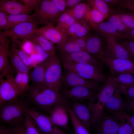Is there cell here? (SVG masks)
<instances>
[{
  "mask_svg": "<svg viewBox=\"0 0 134 134\" xmlns=\"http://www.w3.org/2000/svg\"><path fill=\"white\" fill-rule=\"evenodd\" d=\"M28 91L29 99L36 108L47 113L54 106L67 102L59 92L45 86L32 85Z\"/></svg>",
  "mask_w": 134,
  "mask_h": 134,
  "instance_id": "obj_1",
  "label": "cell"
},
{
  "mask_svg": "<svg viewBox=\"0 0 134 134\" xmlns=\"http://www.w3.org/2000/svg\"><path fill=\"white\" fill-rule=\"evenodd\" d=\"M19 98L7 101L0 104V123L13 127L23 123L25 112Z\"/></svg>",
  "mask_w": 134,
  "mask_h": 134,
  "instance_id": "obj_2",
  "label": "cell"
},
{
  "mask_svg": "<svg viewBox=\"0 0 134 134\" xmlns=\"http://www.w3.org/2000/svg\"><path fill=\"white\" fill-rule=\"evenodd\" d=\"M60 61L55 53L44 62L45 86L59 92L62 87L63 73Z\"/></svg>",
  "mask_w": 134,
  "mask_h": 134,
  "instance_id": "obj_3",
  "label": "cell"
},
{
  "mask_svg": "<svg viewBox=\"0 0 134 134\" xmlns=\"http://www.w3.org/2000/svg\"><path fill=\"white\" fill-rule=\"evenodd\" d=\"M64 69L71 71L85 79L105 83L106 77L101 67L92 65L80 63L62 62Z\"/></svg>",
  "mask_w": 134,
  "mask_h": 134,
  "instance_id": "obj_4",
  "label": "cell"
},
{
  "mask_svg": "<svg viewBox=\"0 0 134 134\" xmlns=\"http://www.w3.org/2000/svg\"><path fill=\"white\" fill-rule=\"evenodd\" d=\"M39 24L38 21L35 17L31 20L19 24L8 30L0 31V34L6 38L10 37L11 44L16 47L20 44L18 39L29 40L33 35V31L38 28Z\"/></svg>",
  "mask_w": 134,
  "mask_h": 134,
  "instance_id": "obj_5",
  "label": "cell"
},
{
  "mask_svg": "<svg viewBox=\"0 0 134 134\" xmlns=\"http://www.w3.org/2000/svg\"><path fill=\"white\" fill-rule=\"evenodd\" d=\"M115 88L111 83L106 82L100 88L95 98L97 99L96 103L87 104L92 114L91 125L102 114L105 105L109 99L114 92Z\"/></svg>",
  "mask_w": 134,
  "mask_h": 134,
  "instance_id": "obj_6",
  "label": "cell"
},
{
  "mask_svg": "<svg viewBox=\"0 0 134 134\" xmlns=\"http://www.w3.org/2000/svg\"><path fill=\"white\" fill-rule=\"evenodd\" d=\"M92 34L88 33L86 39V51L96 60H101L105 57L107 45L106 37L95 30Z\"/></svg>",
  "mask_w": 134,
  "mask_h": 134,
  "instance_id": "obj_7",
  "label": "cell"
},
{
  "mask_svg": "<svg viewBox=\"0 0 134 134\" xmlns=\"http://www.w3.org/2000/svg\"><path fill=\"white\" fill-rule=\"evenodd\" d=\"M59 92L66 100L79 101L87 104L93 101L97 94L96 91L81 86L62 88Z\"/></svg>",
  "mask_w": 134,
  "mask_h": 134,
  "instance_id": "obj_8",
  "label": "cell"
},
{
  "mask_svg": "<svg viewBox=\"0 0 134 134\" xmlns=\"http://www.w3.org/2000/svg\"><path fill=\"white\" fill-rule=\"evenodd\" d=\"M65 69L63 71L61 88L84 86L96 91L101 87L100 83L98 81L85 79L71 71Z\"/></svg>",
  "mask_w": 134,
  "mask_h": 134,
  "instance_id": "obj_9",
  "label": "cell"
},
{
  "mask_svg": "<svg viewBox=\"0 0 134 134\" xmlns=\"http://www.w3.org/2000/svg\"><path fill=\"white\" fill-rule=\"evenodd\" d=\"M61 14L51 0H43L33 15L37 19L40 24L46 25L53 24Z\"/></svg>",
  "mask_w": 134,
  "mask_h": 134,
  "instance_id": "obj_10",
  "label": "cell"
},
{
  "mask_svg": "<svg viewBox=\"0 0 134 134\" xmlns=\"http://www.w3.org/2000/svg\"><path fill=\"white\" fill-rule=\"evenodd\" d=\"M20 104L22 109L32 118L41 134H48L52 131L53 126L48 115L35 108L27 107L21 100Z\"/></svg>",
  "mask_w": 134,
  "mask_h": 134,
  "instance_id": "obj_11",
  "label": "cell"
},
{
  "mask_svg": "<svg viewBox=\"0 0 134 134\" xmlns=\"http://www.w3.org/2000/svg\"><path fill=\"white\" fill-rule=\"evenodd\" d=\"M119 122L104 111L92 125L95 134H117Z\"/></svg>",
  "mask_w": 134,
  "mask_h": 134,
  "instance_id": "obj_12",
  "label": "cell"
},
{
  "mask_svg": "<svg viewBox=\"0 0 134 134\" xmlns=\"http://www.w3.org/2000/svg\"><path fill=\"white\" fill-rule=\"evenodd\" d=\"M32 34L41 35L57 45L63 43L69 38L65 32L58 29L52 24L34 29Z\"/></svg>",
  "mask_w": 134,
  "mask_h": 134,
  "instance_id": "obj_13",
  "label": "cell"
},
{
  "mask_svg": "<svg viewBox=\"0 0 134 134\" xmlns=\"http://www.w3.org/2000/svg\"><path fill=\"white\" fill-rule=\"evenodd\" d=\"M105 63L110 68L112 75L116 77L122 74H134V63L124 59L104 57L101 60Z\"/></svg>",
  "mask_w": 134,
  "mask_h": 134,
  "instance_id": "obj_14",
  "label": "cell"
},
{
  "mask_svg": "<svg viewBox=\"0 0 134 134\" xmlns=\"http://www.w3.org/2000/svg\"><path fill=\"white\" fill-rule=\"evenodd\" d=\"M66 100V103L76 117L89 132L91 126L92 114L87 104L79 101Z\"/></svg>",
  "mask_w": 134,
  "mask_h": 134,
  "instance_id": "obj_15",
  "label": "cell"
},
{
  "mask_svg": "<svg viewBox=\"0 0 134 134\" xmlns=\"http://www.w3.org/2000/svg\"><path fill=\"white\" fill-rule=\"evenodd\" d=\"M12 73L0 82V104L16 99L22 94L13 82Z\"/></svg>",
  "mask_w": 134,
  "mask_h": 134,
  "instance_id": "obj_16",
  "label": "cell"
},
{
  "mask_svg": "<svg viewBox=\"0 0 134 134\" xmlns=\"http://www.w3.org/2000/svg\"><path fill=\"white\" fill-rule=\"evenodd\" d=\"M59 58L62 62L89 64L101 67L100 63L85 51L69 54L60 53Z\"/></svg>",
  "mask_w": 134,
  "mask_h": 134,
  "instance_id": "obj_17",
  "label": "cell"
},
{
  "mask_svg": "<svg viewBox=\"0 0 134 134\" xmlns=\"http://www.w3.org/2000/svg\"><path fill=\"white\" fill-rule=\"evenodd\" d=\"M65 104L56 105L48 111V116L53 126H57L63 127L68 125L69 114Z\"/></svg>",
  "mask_w": 134,
  "mask_h": 134,
  "instance_id": "obj_18",
  "label": "cell"
},
{
  "mask_svg": "<svg viewBox=\"0 0 134 134\" xmlns=\"http://www.w3.org/2000/svg\"><path fill=\"white\" fill-rule=\"evenodd\" d=\"M107 48L105 57L127 59L133 61L134 59L114 37H106Z\"/></svg>",
  "mask_w": 134,
  "mask_h": 134,
  "instance_id": "obj_19",
  "label": "cell"
},
{
  "mask_svg": "<svg viewBox=\"0 0 134 134\" xmlns=\"http://www.w3.org/2000/svg\"><path fill=\"white\" fill-rule=\"evenodd\" d=\"M0 10L8 15L29 14L33 11L31 9L16 0H0Z\"/></svg>",
  "mask_w": 134,
  "mask_h": 134,
  "instance_id": "obj_20",
  "label": "cell"
},
{
  "mask_svg": "<svg viewBox=\"0 0 134 134\" xmlns=\"http://www.w3.org/2000/svg\"><path fill=\"white\" fill-rule=\"evenodd\" d=\"M87 35L77 39L69 38L63 43L57 45V49L60 54L71 53L82 50L86 51V43Z\"/></svg>",
  "mask_w": 134,
  "mask_h": 134,
  "instance_id": "obj_21",
  "label": "cell"
},
{
  "mask_svg": "<svg viewBox=\"0 0 134 134\" xmlns=\"http://www.w3.org/2000/svg\"><path fill=\"white\" fill-rule=\"evenodd\" d=\"M92 29L84 19L76 21L65 32L72 39L83 37L87 35Z\"/></svg>",
  "mask_w": 134,
  "mask_h": 134,
  "instance_id": "obj_22",
  "label": "cell"
},
{
  "mask_svg": "<svg viewBox=\"0 0 134 134\" xmlns=\"http://www.w3.org/2000/svg\"><path fill=\"white\" fill-rule=\"evenodd\" d=\"M16 49V47L11 44V47L9 50L8 57L11 72H14L16 73L20 72L29 74V70L19 57Z\"/></svg>",
  "mask_w": 134,
  "mask_h": 134,
  "instance_id": "obj_23",
  "label": "cell"
},
{
  "mask_svg": "<svg viewBox=\"0 0 134 134\" xmlns=\"http://www.w3.org/2000/svg\"><path fill=\"white\" fill-rule=\"evenodd\" d=\"M125 102L117 87L112 96L106 102L104 108L108 112L125 110Z\"/></svg>",
  "mask_w": 134,
  "mask_h": 134,
  "instance_id": "obj_24",
  "label": "cell"
},
{
  "mask_svg": "<svg viewBox=\"0 0 134 134\" xmlns=\"http://www.w3.org/2000/svg\"><path fill=\"white\" fill-rule=\"evenodd\" d=\"M11 41V39H7L4 46L0 50V82L12 72L8 59L9 45Z\"/></svg>",
  "mask_w": 134,
  "mask_h": 134,
  "instance_id": "obj_25",
  "label": "cell"
},
{
  "mask_svg": "<svg viewBox=\"0 0 134 134\" xmlns=\"http://www.w3.org/2000/svg\"><path fill=\"white\" fill-rule=\"evenodd\" d=\"M93 29L105 37H114L117 39H128L126 35L119 31L110 23L106 21H103Z\"/></svg>",
  "mask_w": 134,
  "mask_h": 134,
  "instance_id": "obj_26",
  "label": "cell"
},
{
  "mask_svg": "<svg viewBox=\"0 0 134 134\" xmlns=\"http://www.w3.org/2000/svg\"><path fill=\"white\" fill-rule=\"evenodd\" d=\"M116 14L124 11L127 9L134 12V0H103Z\"/></svg>",
  "mask_w": 134,
  "mask_h": 134,
  "instance_id": "obj_27",
  "label": "cell"
},
{
  "mask_svg": "<svg viewBox=\"0 0 134 134\" xmlns=\"http://www.w3.org/2000/svg\"><path fill=\"white\" fill-rule=\"evenodd\" d=\"M108 16L103 14L96 9L90 8L84 19L91 27L94 29L104 21Z\"/></svg>",
  "mask_w": 134,
  "mask_h": 134,
  "instance_id": "obj_28",
  "label": "cell"
},
{
  "mask_svg": "<svg viewBox=\"0 0 134 134\" xmlns=\"http://www.w3.org/2000/svg\"><path fill=\"white\" fill-rule=\"evenodd\" d=\"M29 75L30 79L33 84L32 85L45 86L44 62L34 67Z\"/></svg>",
  "mask_w": 134,
  "mask_h": 134,
  "instance_id": "obj_29",
  "label": "cell"
},
{
  "mask_svg": "<svg viewBox=\"0 0 134 134\" xmlns=\"http://www.w3.org/2000/svg\"><path fill=\"white\" fill-rule=\"evenodd\" d=\"M90 7L86 3L80 2L67 9L65 12L69 14L76 21L83 19Z\"/></svg>",
  "mask_w": 134,
  "mask_h": 134,
  "instance_id": "obj_30",
  "label": "cell"
},
{
  "mask_svg": "<svg viewBox=\"0 0 134 134\" xmlns=\"http://www.w3.org/2000/svg\"><path fill=\"white\" fill-rule=\"evenodd\" d=\"M29 40L38 45L50 56L55 53L53 44L41 35L33 34Z\"/></svg>",
  "mask_w": 134,
  "mask_h": 134,
  "instance_id": "obj_31",
  "label": "cell"
},
{
  "mask_svg": "<svg viewBox=\"0 0 134 134\" xmlns=\"http://www.w3.org/2000/svg\"><path fill=\"white\" fill-rule=\"evenodd\" d=\"M35 17L33 14H22L17 15H8L6 25L4 31L8 30L21 23L31 20Z\"/></svg>",
  "mask_w": 134,
  "mask_h": 134,
  "instance_id": "obj_32",
  "label": "cell"
},
{
  "mask_svg": "<svg viewBox=\"0 0 134 134\" xmlns=\"http://www.w3.org/2000/svg\"><path fill=\"white\" fill-rule=\"evenodd\" d=\"M85 1L90 8L98 11L104 15L108 16L116 14V12L110 8L103 0Z\"/></svg>",
  "mask_w": 134,
  "mask_h": 134,
  "instance_id": "obj_33",
  "label": "cell"
},
{
  "mask_svg": "<svg viewBox=\"0 0 134 134\" xmlns=\"http://www.w3.org/2000/svg\"><path fill=\"white\" fill-rule=\"evenodd\" d=\"M29 74L20 72L16 73V76L13 79L14 83L22 94L29 90Z\"/></svg>",
  "mask_w": 134,
  "mask_h": 134,
  "instance_id": "obj_34",
  "label": "cell"
},
{
  "mask_svg": "<svg viewBox=\"0 0 134 134\" xmlns=\"http://www.w3.org/2000/svg\"><path fill=\"white\" fill-rule=\"evenodd\" d=\"M76 21L69 14L64 12L57 19L56 27L58 29L65 32V31Z\"/></svg>",
  "mask_w": 134,
  "mask_h": 134,
  "instance_id": "obj_35",
  "label": "cell"
},
{
  "mask_svg": "<svg viewBox=\"0 0 134 134\" xmlns=\"http://www.w3.org/2000/svg\"><path fill=\"white\" fill-rule=\"evenodd\" d=\"M76 134H90L89 132L76 117L72 111L66 103L65 104Z\"/></svg>",
  "mask_w": 134,
  "mask_h": 134,
  "instance_id": "obj_36",
  "label": "cell"
},
{
  "mask_svg": "<svg viewBox=\"0 0 134 134\" xmlns=\"http://www.w3.org/2000/svg\"><path fill=\"white\" fill-rule=\"evenodd\" d=\"M110 115L116 119L120 121H124L129 123L134 129V115L124 110H121L110 113Z\"/></svg>",
  "mask_w": 134,
  "mask_h": 134,
  "instance_id": "obj_37",
  "label": "cell"
},
{
  "mask_svg": "<svg viewBox=\"0 0 134 134\" xmlns=\"http://www.w3.org/2000/svg\"><path fill=\"white\" fill-rule=\"evenodd\" d=\"M105 19L106 20V21L110 23L118 30L126 35L131 29L126 26L115 14L109 15Z\"/></svg>",
  "mask_w": 134,
  "mask_h": 134,
  "instance_id": "obj_38",
  "label": "cell"
},
{
  "mask_svg": "<svg viewBox=\"0 0 134 134\" xmlns=\"http://www.w3.org/2000/svg\"><path fill=\"white\" fill-rule=\"evenodd\" d=\"M23 124L25 134H41L32 118L26 112Z\"/></svg>",
  "mask_w": 134,
  "mask_h": 134,
  "instance_id": "obj_39",
  "label": "cell"
},
{
  "mask_svg": "<svg viewBox=\"0 0 134 134\" xmlns=\"http://www.w3.org/2000/svg\"><path fill=\"white\" fill-rule=\"evenodd\" d=\"M115 14L119 18L127 27L130 29H134V12L123 11Z\"/></svg>",
  "mask_w": 134,
  "mask_h": 134,
  "instance_id": "obj_40",
  "label": "cell"
},
{
  "mask_svg": "<svg viewBox=\"0 0 134 134\" xmlns=\"http://www.w3.org/2000/svg\"><path fill=\"white\" fill-rule=\"evenodd\" d=\"M115 81L119 84L127 86H134V77L133 75L129 74H122L115 77Z\"/></svg>",
  "mask_w": 134,
  "mask_h": 134,
  "instance_id": "obj_41",
  "label": "cell"
},
{
  "mask_svg": "<svg viewBox=\"0 0 134 134\" xmlns=\"http://www.w3.org/2000/svg\"><path fill=\"white\" fill-rule=\"evenodd\" d=\"M118 87L121 93L124 95L126 99H134V86H129L118 84Z\"/></svg>",
  "mask_w": 134,
  "mask_h": 134,
  "instance_id": "obj_42",
  "label": "cell"
},
{
  "mask_svg": "<svg viewBox=\"0 0 134 134\" xmlns=\"http://www.w3.org/2000/svg\"><path fill=\"white\" fill-rule=\"evenodd\" d=\"M16 51L21 60L29 70L34 66L29 55L22 50L16 49Z\"/></svg>",
  "mask_w": 134,
  "mask_h": 134,
  "instance_id": "obj_43",
  "label": "cell"
},
{
  "mask_svg": "<svg viewBox=\"0 0 134 134\" xmlns=\"http://www.w3.org/2000/svg\"><path fill=\"white\" fill-rule=\"evenodd\" d=\"M117 134H134V129L129 123L120 121Z\"/></svg>",
  "mask_w": 134,
  "mask_h": 134,
  "instance_id": "obj_44",
  "label": "cell"
},
{
  "mask_svg": "<svg viewBox=\"0 0 134 134\" xmlns=\"http://www.w3.org/2000/svg\"><path fill=\"white\" fill-rule=\"evenodd\" d=\"M119 43L134 59V40L127 39L125 41H122Z\"/></svg>",
  "mask_w": 134,
  "mask_h": 134,
  "instance_id": "obj_45",
  "label": "cell"
},
{
  "mask_svg": "<svg viewBox=\"0 0 134 134\" xmlns=\"http://www.w3.org/2000/svg\"><path fill=\"white\" fill-rule=\"evenodd\" d=\"M35 53L38 56L41 63L46 61L49 58L50 55L39 46L33 43Z\"/></svg>",
  "mask_w": 134,
  "mask_h": 134,
  "instance_id": "obj_46",
  "label": "cell"
},
{
  "mask_svg": "<svg viewBox=\"0 0 134 134\" xmlns=\"http://www.w3.org/2000/svg\"><path fill=\"white\" fill-rule=\"evenodd\" d=\"M43 0H21L25 5L35 11L39 8Z\"/></svg>",
  "mask_w": 134,
  "mask_h": 134,
  "instance_id": "obj_47",
  "label": "cell"
},
{
  "mask_svg": "<svg viewBox=\"0 0 134 134\" xmlns=\"http://www.w3.org/2000/svg\"><path fill=\"white\" fill-rule=\"evenodd\" d=\"M25 41L22 46V49L29 55L36 53L34 45L33 43L29 40L25 39Z\"/></svg>",
  "mask_w": 134,
  "mask_h": 134,
  "instance_id": "obj_48",
  "label": "cell"
},
{
  "mask_svg": "<svg viewBox=\"0 0 134 134\" xmlns=\"http://www.w3.org/2000/svg\"><path fill=\"white\" fill-rule=\"evenodd\" d=\"M54 4L58 11L62 14L67 10L66 0H51Z\"/></svg>",
  "mask_w": 134,
  "mask_h": 134,
  "instance_id": "obj_49",
  "label": "cell"
},
{
  "mask_svg": "<svg viewBox=\"0 0 134 134\" xmlns=\"http://www.w3.org/2000/svg\"><path fill=\"white\" fill-rule=\"evenodd\" d=\"M8 15L0 10V31L3 30L6 25Z\"/></svg>",
  "mask_w": 134,
  "mask_h": 134,
  "instance_id": "obj_50",
  "label": "cell"
},
{
  "mask_svg": "<svg viewBox=\"0 0 134 134\" xmlns=\"http://www.w3.org/2000/svg\"><path fill=\"white\" fill-rule=\"evenodd\" d=\"M125 111L130 114L134 110V99L127 100H125Z\"/></svg>",
  "mask_w": 134,
  "mask_h": 134,
  "instance_id": "obj_51",
  "label": "cell"
},
{
  "mask_svg": "<svg viewBox=\"0 0 134 134\" xmlns=\"http://www.w3.org/2000/svg\"><path fill=\"white\" fill-rule=\"evenodd\" d=\"M0 134H14L13 127L0 126Z\"/></svg>",
  "mask_w": 134,
  "mask_h": 134,
  "instance_id": "obj_52",
  "label": "cell"
},
{
  "mask_svg": "<svg viewBox=\"0 0 134 134\" xmlns=\"http://www.w3.org/2000/svg\"><path fill=\"white\" fill-rule=\"evenodd\" d=\"M14 134H25L23 123L13 127Z\"/></svg>",
  "mask_w": 134,
  "mask_h": 134,
  "instance_id": "obj_53",
  "label": "cell"
},
{
  "mask_svg": "<svg viewBox=\"0 0 134 134\" xmlns=\"http://www.w3.org/2000/svg\"><path fill=\"white\" fill-rule=\"evenodd\" d=\"M66 7L68 9L80 3L83 0H66Z\"/></svg>",
  "mask_w": 134,
  "mask_h": 134,
  "instance_id": "obj_54",
  "label": "cell"
},
{
  "mask_svg": "<svg viewBox=\"0 0 134 134\" xmlns=\"http://www.w3.org/2000/svg\"><path fill=\"white\" fill-rule=\"evenodd\" d=\"M7 39L6 38L0 34V50L4 46Z\"/></svg>",
  "mask_w": 134,
  "mask_h": 134,
  "instance_id": "obj_55",
  "label": "cell"
},
{
  "mask_svg": "<svg viewBox=\"0 0 134 134\" xmlns=\"http://www.w3.org/2000/svg\"><path fill=\"white\" fill-rule=\"evenodd\" d=\"M126 35L127 37V39L134 40V29H130Z\"/></svg>",
  "mask_w": 134,
  "mask_h": 134,
  "instance_id": "obj_56",
  "label": "cell"
},
{
  "mask_svg": "<svg viewBox=\"0 0 134 134\" xmlns=\"http://www.w3.org/2000/svg\"><path fill=\"white\" fill-rule=\"evenodd\" d=\"M48 134H65L62 131L56 127H55L51 132Z\"/></svg>",
  "mask_w": 134,
  "mask_h": 134,
  "instance_id": "obj_57",
  "label": "cell"
},
{
  "mask_svg": "<svg viewBox=\"0 0 134 134\" xmlns=\"http://www.w3.org/2000/svg\"><path fill=\"white\" fill-rule=\"evenodd\" d=\"M74 134H75V133H74Z\"/></svg>",
  "mask_w": 134,
  "mask_h": 134,
  "instance_id": "obj_58",
  "label": "cell"
}]
</instances>
